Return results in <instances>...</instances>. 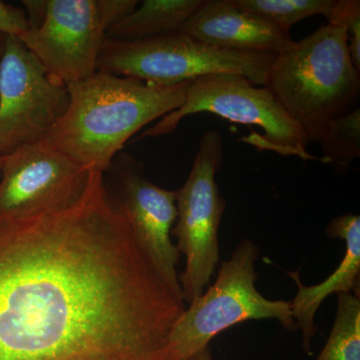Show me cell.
Instances as JSON below:
<instances>
[{"label": "cell", "mask_w": 360, "mask_h": 360, "mask_svg": "<svg viewBox=\"0 0 360 360\" xmlns=\"http://www.w3.org/2000/svg\"><path fill=\"white\" fill-rule=\"evenodd\" d=\"M184 309L101 172L65 210L0 219V360H165Z\"/></svg>", "instance_id": "1"}, {"label": "cell", "mask_w": 360, "mask_h": 360, "mask_svg": "<svg viewBox=\"0 0 360 360\" xmlns=\"http://www.w3.org/2000/svg\"><path fill=\"white\" fill-rule=\"evenodd\" d=\"M188 84L158 86L96 71L68 86V110L41 142L87 172L104 174L132 135L179 110Z\"/></svg>", "instance_id": "2"}, {"label": "cell", "mask_w": 360, "mask_h": 360, "mask_svg": "<svg viewBox=\"0 0 360 360\" xmlns=\"http://www.w3.org/2000/svg\"><path fill=\"white\" fill-rule=\"evenodd\" d=\"M264 86L316 142L336 118L356 108L360 71L343 26L328 25L276 54Z\"/></svg>", "instance_id": "3"}, {"label": "cell", "mask_w": 360, "mask_h": 360, "mask_svg": "<svg viewBox=\"0 0 360 360\" xmlns=\"http://www.w3.org/2000/svg\"><path fill=\"white\" fill-rule=\"evenodd\" d=\"M258 253L257 245L245 239L221 262L215 283L189 302L170 329L165 360H188L210 347L215 336L246 321L274 319L286 330H298L290 302L267 300L257 290Z\"/></svg>", "instance_id": "4"}, {"label": "cell", "mask_w": 360, "mask_h": 360, "mask_svg": "<svg viewBox=\"0 0 360 360\" xmlns=\"http://www.w3.org/2000/svg\"><path fill=\"white\" fill-rule=\"evenodd\" d=\"M30 28L20 35L47 72L61 84L86 79L111 26L136 8L137 0H45L23 1Z\"/></svg>", "instance_id": "5"}, {"label": "cell", "mask_w": 360, "mask_h": 360, "mask_svg": "<svg viewBox=\"0 0 360 360\" xmlns=\"http://www.w3.org/2000/svg\"><path fill=\"white\" fill-rule=\"evenodd\" d=\"M200 112L259 127L264 134H252L241 139L259 151L295 156L303 161L321 160L309 153L310 142L304 130L277 103L269 89L232 73H214L189 82L186 99L179 110L163 116L139 139L172 134L184 118Z\"/></svg>", "instance_id": "6"}, {"label": "cell", "mask_w": 360, "mask_h": 360, "mask_svg": "<svg viewBox=\"0 0 360 360\" xmlns=\"http://www.w3.org/2000/svg\"><path fill=\"white\" fill-rule=\"evenodd\" d=\"M276 54L225 51L196 41L182 32L136 41L104 40L97 71L169 86L214 73L243 75L264 86Z\"/></svg>", "instance_id": "7"}, {"label": "cell", "mask_w": 360, "mask_h": 360, "mask_svg": "<svg viewBox=\"0 0 360 360\" xmlns=\"http://www.w3.org/2000/svg\"><path fill=\"white\" fill-rule=\"evenodd\" d=\"M224 160V141L217 130L202 135L191 174L176 193L177 217L172 234L186 257L179 283L184 300L191 302L210 285L219 264V231L226 201L217 176Z\"/></svg>", "instance_id": "8"}, {"label": "cell", "mask_w": 360, "mask_h": 360, "mask_svg": "<svg viewBox=\"0 0 360 360\" xmlns=\"http://www.w3.org/2000/svg\"><path fill=\"white\" fill-rule=\"evenodd\" d=\"M70 103L68 86L47 72L20 37L6 34L0 65V156L44 141Z\"/></svg>", "instance_id": "9"}, {"label": "cell", "mask_w": 360, "mask_h": 360, "mask_svg": "<svg viewBox=\"0 0 360 360\" xmlns=\"http://www.w3.org/2000/svg\"><path fill=\"white\" fill-rule=\"evenodd\" d=\"M89 174L41 141L1 156L0 219H28L65 210L84 193Z\"/></svg>", "instance_id": "10"}, {"label": "cell", "mask_w": 360, "mask_h": 360, "mask_svg": "<svg viewBox=\"0 0 360 360\" xmlns=\"http://www.w3.org/2000/svg\"><path fill=\"white\" fill-rule=\"evenodd\" d=\"M112 165H115L118 181L116 206L161 281L184 300L176 269L180 252L172 240L177 217L176 193L149 181L143 165L127 153L116 155Z\"/></svg>", "instance_id": "11"}, {"label": "cell", "mask_w": 360, "mask_h": 360, "mask_svg": "<svg viewBox=\"0 0 360 360\" xmlns=\"http://www.w3.org/2000/svg\"><path fill=\"white\" fill-rule=\"evenodd\" d=\"M179 32L225 51L277 54L295 40L290 33L241 11L232 0H203Z\"/></svg>", "instance_id": "12"}, {"label": "cell", "mask_w": 360, "mask_h": 360, "mask_svg": "<svg viewBox=\"0 0 360 360\" xmlns=\"http://www.w3.org/2000/svg\"><path fill=\"white\" fill-rule=\"evenodd\" d=\"M326 234L329 238H341L345 241V257L338 269L322 283L305 286L300 281V270L288 271L297 284V293L290 302L292 319L302 331V347L312 355L311 342L317 333L315 315L321 303L329 295L336 293H354L359 295L360 274V217L345 213L329 222Z\"/></svg>", "instance_id": "13"}, {"label": "cell", "mask_w": 360, "mask_h": 360, "mask_svg": "<svg viewBox=\"0 0 360 360\" xmlns=\"http://www.w3.org/2000/svg\"><path fill=\"white\" fill-rule=\"evenodd\" d=\"M203 0H146L141 8L111 26L106 37L136 41L179 32Z\"/></svg>", "instance_id": "14"}, {"label": "cell", "mask_w": 360, "mask_h": 360, "mask_svg": "<svg viewBox=\"0 0 360 360\" xmlns=\"http://www.w3.org/2000/svg\"><path fill=\"white\" fill-rule=\"evenodd\" d=\"M241 11L290 32L291 26L314 15L328 18L335 0H232Z\"/></svg>", "instance_id": "15"}, {"label": "cell", "mask_w": 360, "mask_h": 360, "mask_svg": "<svg viewBox=\"0 0 360 360\" xmlns=\"http://www.w3.org/2000/svg\"><path fill=\"white\" fill-rule=\"evenodd\" d=\"M315 360H360V298L338 295V312L330 335Z\"/></svg>", "instance_id": "16"}, {"label": "cell", "mask_w": 360, "mask_h": 360, "mask_svg": "<svg viewBox=\"0 0 360 360\" xmlns=\"http://www.w3.org/2000/svg\"><path fill=\"white\" fill-rule=\"evenodd\" d=\"M316 142L321 146L324 165L350 167L360 158L359 106L329 123Z\"/></svg>", "instance_id": "17"}, {"label": "cell", "mask_w": 360, "mask_h": 360, "mask_svg": "<svg viewBox=\"0 0 360 360\" xmlns=\"http://www.w3.org/2000/svg\"><path fill=\"white\" fill-rule=\"evenodd\" d=\"M326 20L329 25L343 26L347 30L350 58L354 68L360 71L359 0H335Z\"/></svg>", "instance_id": "18"}, {"label": "cell", "mask_w": 360, "mask_h": 360, "mask_svg": "<svg viewBox=\"0 0 360 360\" xmlns=\"http://www.w3.org/2000/svg\"><path fill=\"white\" fill-rule=\"evenodd\" d=\"M28 28L30 21L25 11L0 1V32L20 37Z\"/></svg>", "instance_id": "19"}, {"label": "cell", "mask_w": 360, "mask_h": 360, "mask_svg": "<svg viewBox=\"0 0 360 360\" xmlns=\"http://www.w3.org/2000/svg\"><path fill=\"white\" fill-rule=\"evenodd\" d=\"M188 360H215L213 357L212 350L210 347L205 348L201 350L198 354H194L193 357H191Z\"/></svg>", "instance_id": "20"}, {"label": "cell", "mask_w": 360, "mask_h": 360, "mask_svg": "<svg viewBox=\"0 0 360 360\" xmlns=\"http://www.w3.org/2000/svg\"><path fill=\"white\" fill-rule=\"evenodd\" d=\"M6 33L0 32V65L4 58V49H6Z\"/></svg>", "instance_id": "21"}, {"label": "cell", "mask_w": 360, "mask_h": 360, "mask_svg": "<svg viewBox=\"0 0 360 360\" xmlns=\"http://www.w3.org/2000/svg\"><path fill=\"white\" fill-rule=\"evenodd\" d=\"M0 162H1V156H0Z\"/></svg>", "instance_id": "22"}]
</instances>
